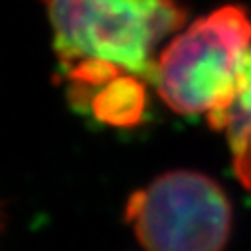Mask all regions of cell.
Segmentation results:
<instances>
[{
	"label": "cell",
	"instance_id": "4",
	"mask_svg": "<svg viewBox=\"0 0 251 251\" xmlns=\"http://www.w3.org/2000/svg\"><path fill=\"white\" fill-rule=\"evenodd\" d=\"M208 125L226 135L233 172L251 194V50L241 64L231 101L220 113L208 117Z\"/></svg>",
	"mask_w": 251,
	"mask_h": 251
},
{
	"label": "cell",
	"instance_id": "5",
	"mask_svg": "<svg viewBox=\"0 0 251 251\" xmlns=\"http://www.w3.org/2000/svg\"><path fill=\"white\" fill-rule=\"evenodd\" d=\"M0 231H2V214H0Z\"/></svg>",
	"mask_w": 251,
	"mask_h": 251
},
{
	"label": "cell",
	"instance_id": "2",
	"mask_svg": "<svg viewBox=\"0 0 251 251\" xmlns=\"http://www.w3.org/2000/svg\"><path fill=\"white\" fill-rule=\"evenodd\" d=\"M251 50V18L226 4L176 32L160 50L152 83L180 115L220 113L231 101L241 64Z\"/></svg>",
	"mask_w": 251,
	"mask_h": 251
},
{
	"label": "cell",
	"instance_id": "3",
	"mask_svg": "<svg viewBox=\"0 0 251 251\" xmlns=\"http://www.w3.org/2000/svg\"><path fill=\"white\" fill-rule=\"evenodd\" d=\"M125 220L145 251H224L233 208L214 178L180 168L131 194Z\"/></svg>",
	"mask_w": 251,
	"mask_h": 251
},
{
	"label": "cell",
	"instance_id": "1",
	"mask_svg": "<svg viewBox=\"0 0 251 251\" xmlns=\"http://www.w3.org/2000/svg\"><path fill=\"white\" fill-rule=\"evenodd\" d=\"M53 48L74 91L113 125L147 105L160 44L182 30L180 0H46Z\"/></svg>",
	"mask_w": 251,
	"mask_h": 251
}]
</instances>
